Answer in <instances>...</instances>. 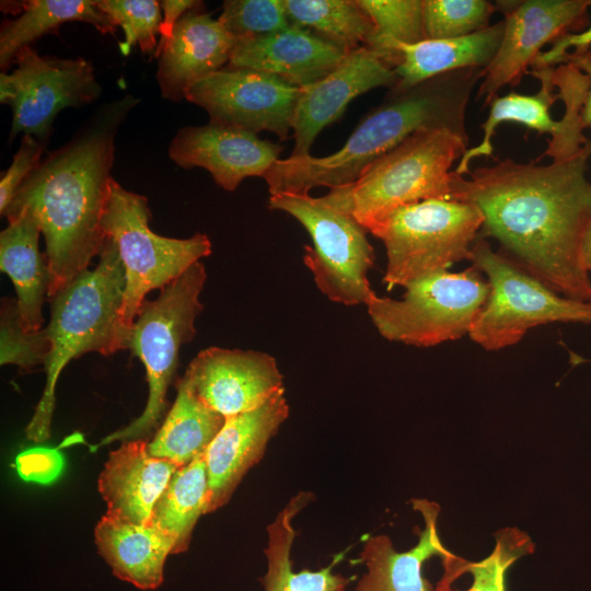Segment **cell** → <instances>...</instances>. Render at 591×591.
I'll list each match as a JSON object with an SVG mask.
<instances>
[{
    "label": "cell",
    "mask_w": 591,
    "mask_h": 591,
    "mask_svg": "<svg viewBox=\"0 0 591 591\" xmlns=\"http://www.w3.org/2000/svg\"><path fill=\"white\" fill-rule=\"evenodd\" d=\"M184 376L196 396L225 418L253 410L285 389L276 359L257 350L204 349Z\"/></svg>",
    "instance_id": "cell-16"
},
{
    "label": "cell",
    "mask_w": 591,
    "mask_h": 591,
    "mask_svg": "<svg viewBox=\"0 0 591 591\" xmlns=\"http://www.w3.org/2000/svg\"><path fill=\"white\" fill-rule=\"evenodd\" d=\"M581 260L584 268L591 271V222L586 228L580 245Z\"/></svg>",
    "instance_id": "cell-42"
},
{
    "label": "cell",
    "mask_w": 591,
    "mask_h": 591,
    "mask_svg": "<svg viewBox=\"0 0 591 591\" xmlns=\"http://www.w3.org/2000/svg\"><path fill=\"white\" fill-rule=\"evenodd\" d=\"M51 345L47 327L36 332L24 329L16 298L5 297L0 308V363L13 364L30 372L45 364Z\"/></svg>",
    "instance_id": "cell-35"
},
{
    "label": "cell",
    "mask_w": 591,
    "mask_h": 591,
    "mask_svg": "<svg viewBox=\"0 0 591 591\" xmlns=\"http://www.w3.org/2000/svg\"><path fill=\"white\" fill-rule=\"evenodd\" d=\"M208 476L202 454L173 474L154 505L149 524L174 540V554L183 553L189 547L198 519L208 513Z\"/></svg>",
    "instance_id": "cell-30"
},
{
    "label": "cell",
    "mask_w": 591,
    "mask_h": 591,
    "mask_svg": "<svg viewBox=\"0 0 591 591\" xmlns=\"http://www.w3.org/2000/svg\"><path fill=\"white\" fill-rule=\"evenodd\" d=\"M425 528L418 534V543L406 552H397L386 535H375L366 541L361 559L368 572L355 591H433L421 573L422 565L432 556L441 558L452 553L442 544L438 533V503L426 499H413Z\"/></svg>",
    "instance_id": "cell-23"
},
{
    "label": "cell",
    "mask_w": 591,
    "mask_h": 591,
    "mask_svg": "<svg viewBox=\"0 0 591 591\" xmlns=\"http://www.w3.org/2000/svg\"><path fill=\"white\" fill-rule=\"evenodd\" d=\"M206 279L205 265L197 262L160 289L155 300L143 301L130 328L127 348L144 366L148 401L136 419L105 437L97 447L144 439L159 426L166 412V392L176 374L181 348L196 334L195 321L204 309L199 296Z\"/></svg>",
    "instance_id": "cell-6"
},
{
    "label": "cell",
    "mask_w": 591,
    "mask_h": 591,
    "mask_svg": "<svg viewBox=\"0 0 591 591\" xmlns=\"http://www.w3.org/2000/svg\"><path fill=\"white\" fill-rule=\"evenodd\" d=\"M11 73L0 74V102L12 108L10 139L32 135L48 142L59 112L96 101L102 88L84 58L42 56L22 48Z\"/></svg>",
    "instance_id": "cell-13"
},
{
    "label": "cell",
    "mask_w": 591,
    "mask_h": 591,
    "mask_svg": "<svg viewBox=\"0 0 591 591\" xmlns=\"http://www.w3.org/2000/svg\"><path fill=\"white\" fill-rule=\"evenodd\" d=\"M138 102L126 94L99 108L70 141L40 161L3 215L28 210L36 218L46 244L49 299L102 251L115 138Z\"/></svg>",
    "instance_id": "cell-2"
},
{
    "label": "cell",
    "mask_w": 591,
    "mask_h": 591,
    "mask_svg": "<svg viewBox=\"0 0 591 591\" xmlns=\"http://www.w3.org/2000/svg\"><path fill=\"white\" fill-rule=\"evenodd\" d=\"M99 554L113 573L141 590L163 582L164 564L174 554V540L155 526L134 524L105 513L94 529Z\"/></svg>",
    "instance_id": "cell-24"
},
{
    "label": "cell",
    "mask_w": 591,
    "mask_h": 591,
    "mask_svg": "<svg viewBox=\"0 0 591 591\" xmlns=\"http://www.w3.org/2000/svg\"><path fill=\"white\" fill-rule=\"evenodd\" d=\"M427 39L466 36L490 26L497 4L486 0H422Z\"/></svg>",
    "instance_id": "cell-34"
},
{
    "label": "cell",
    "mask_w": 591,
    "mask_h": 591,
    "mask_svg": "<svg viewBox=\"0 0 591 591\" xmlns=\"http://www.w3.org/2000/svg\"><path fill=\"white\" fill-rule=\"evenodd\" d=\"M472 266L486 277L489 293L468 337L488 351L518 344L525 334L551 323L591 324V302L566 298L529 274L485 239L471 251Z\"/></svg>",
    "instance_id": "cell-9"
},
{
    "label": "cell",
    "mask_w": 591,
    "mask_h": 591,
    "mask_svg": "<svg viewBox=\"0 0 591 591\" xmlns=\"http://www.w3.org/2000/svg\"><path fill=\"white\" fill-rule=\"evenodd\" d=\"M150 218L147 197L125 189L113 178L101 224L106 237L115 242L125 268L119 324L126 348L146 296L178 278L199 259L209 256L212 248L204 233L188 239L158 235L149 228Z\"/></svg>",
    "instance_id": "cell-8"
},
{
    "label": "cell",
    "mask_w": 591,
    "mask_h": 591,
    "mask_svg": "<svg viewBox=\"0 0 591 591\" xmlns=\"http://www.w3.org/2000/svg\"><path fill=\"white\" fill-rule=\"evenodd\" d=\"M484 217L472 202L427 199L401 207L369 232L386 250L383 282L391 290L470 260Z\"/></svg>",
    "instance_id": "cell-7"
},
{
    "label": "cell",
    "mask_w": 591,
    "mask_h": 591,
    "mask_svg": "<svg viewBox=\"0 0 591 591\" xmlns=\"http://www.w3.org/2000/svg\"><path fill=\"white\" fill-rule=\"evenodd\" d=\"M282 147L256 132L209 121L177 130L169 157L178 166L206 169L218 186L233 192L250 176L264 177Z\"/></svg>",
    "instance_id": "cell-18"
},
{
    "label": "cell",
    "mask_w": 591,
    "mask_h": 591,
    "mask_svg": "<svg viewBox=\"0 0 591 591\" xmlns=\"http://www.w3.org/2000/svg\"><path fill=\"white\" fill-rule=\"evenodd\" d=\"M497 2L505 28L499 48L485 69L477 99L485 105L506 85H518L542 48L583 22L590 0H524Z\"/></svg>",
    "instance_id": "cell-15"
},
{
    "label": "cell",
    "mask_w": 591,
    "mask_h": 591,
    "mask_svg": "<svg viewBox=\"0 0 591 591\" xmlns=\"http://www.w3.org/2000/svg\"><path fill=\"white\" fill-rule=\"evenodd\" d=\"M5 217L9 223L0 233V268L13 282L24 329L36 332L43 328L48 290L47 260L38 246L42 231L28 210Z\"/></svg>",
    "instance_id": "cell-25"
},
{
    "label": "cell",
    "mask_w": 591,
    "mask_h": 591,
    "mask_svg": "<svg viewBox=\"0 0 591 591\" xmlns=\"http://www.w3.org/2000/svg\"><path fill=\"white\" fill-rule=\"evenodd\" d=\"M503 20L487 28L455 38L425 39L397 47L401 61L394 90L410 89L443 73L466 68L486 69L502 39Z\"/></svg>",
    "instance_id": "cell-26"
},
{
    "label": "cell",
    "mask_w": 591,
    "mask_h": 591,
    "mask_svg": "<svg viewBox=\"0 0 591 591\" xmlns=\"http://www.w3.org/2000/svg\"><path fill=\"white\" fill-rule=\"evenodd\" d=\"M99 8L106 13L114 24L125 34L120 49L127 55L137 44L142 54H153L158 48L161 18L160 1L155 0H101Z\"/></svg>",
    "instance_id": "cell-36"
},
{
    "label": "cell",
    "mask_w": 591,
    "mask_h": 591,
    "mask_svg": "<svg viewBox=\"0 0 591 591\" xmlns=\"http://www.w3.org/2000/svg\"><path fill=\"white\" fill-rule=\"evenodd\" d=\"M301 88L278 77L224 67L196 82L185 100L202 107L210 121L286 140Z\"/></svg>",
    "instance_id": "cell-14"
},
{
    "label": "cell",
    "mask_w": 591,
    "mask_h": 591,
    "mask_svg": "<svg viewBox=\"0 0 591 591\" xmlns=\"http://www.w3.org/2000/svg\"><path fill=\"white\" fill-rule=\"evenodd\" d=\"M395 69L374 49L361 46L321 80L301 88L293 120L291 155H309L317 135L346 111L348 104L372 89L393 88Z\"/></svg>",
    "instance_id": "cell-17"
},
{
    "label": "cell",
    "mask_w": 591,
    "mask_h": 591,
    "mask_svg": "<svg viewBox=\"0 0 591 591\" xmlns=\"http://www.w3.org/2000/svg\"><path fill=\"white\" fill-rule=\"evenodd\" d=\"M570 63L581 70L589 80V90L582 108V123L584 128H591V50H573L565 54L559 65Z\"/></svg>",
    "instance_id": "cell-41"
},
{
    "label": "cell",
    "mask_w": 591,
    "mask_h": 591,
    "mask_svg": "<svg viewBox=\"0 0 591 591\" xmlns=\"http://www.w3.org/2000/svg\"><path fill=\"white\" fill-rule=\"evenodd\" d=\"M541 88L535 94L510 92L489 103V113L480 125V142L465 151L454 173L465 176L475 158L493 155V137L502 123H517L538 134H549L545 152L536 160L564 161L577 155L589 140L583 135L582 108L589 90L588 77L577 67L563 63L530 69Z\"/></svg>",
    "instance_id": "cell-12"
},
{
    "label": "cell",
    "mask_w": 591,
    "mask_h": 591,
    "mask_svg": "<svg viewBox=\"0 0 591 591\" xmlns=\"http://www.w3.org/2000/svg\"><path fill=\"white\" fill-rule=\"evenodd\" d=\"M373 22L367 47L380 53L395 69L401 61L397 47L426 38L422 0H357Z\"/></svg>",
    "instance_id": "cell-33"
},
{
    "label": "cell",
    "mask_w": 591,
    "mask_h": 591,
    "mask_svg": "<svg viewBox=\"0 0 591 591\" xmlns=\"http://www.w3.org/2000/svg\"><path fill=\"white\" fill-rule=\"evenodd\" d=\"M347 54L314 32L290 23L276 33L239 40L227 67L264 72L303 88L332 72Z\"/></svg>",
    "instance_id": "cell-21"
},
{
    "label": "cell",
    "mask_w": 591,
    "mask_h": 591,
    "mask_svg": "<svg viewBox=\"0 0 591 591\" xmlns=\"http://www.w3.org/2000/svg\"><path fill=\"white\" fill-rule=\"evenodd\" d=\"M591 46V24L582 32L578 33H567L559 38H557L551 46L549 49L542 51L531 68L549 66L556 67L559 63L560 58L570 51L573 50H586ZM530 68V69H531Z\"/></svg>",
    "instance_id": "cell-39"
},
{
    "label": "cell",
    "mask_w": 591,
    "mask_h": 591,
    "mask_svg": "<svg viewBox=\"0 0 591 591\" xmlns=\"http://www.w3.org/2000/svg\"><path fill=\"white\" fill-rule=\"evenodd\" d=\"M144 439L125 441L109 453L97 488L106 513L125 522L148 525L158 499L178 465L152 456Z\"/></svg>",
    "instance_id": "cell-22"
},
{
    "label": "cell",
    "mask_w": 591,
    "mask_h": 591,
    "mask_svg": "<svg viewBox=\"0 0 591 591\" xmlns=\"http://www.w3.org/2000/svg\"><path fill=\"white\" fill-rule=\"evenodd\" d=\"M163 20L159 30V44L153 57L159 58L169 44L177 21L188 11L204 8L202 1L196 0H162Z\"/></svg>",
    "instance_id": "cell-40"
},
{
    "label": "cell",
    "mask_w": 591,
    "mask_h": 591,
    "mask_svg": "<svg viewBox=\"0 0 591 591\" xmlns=\"http://www.w3.org/2000/svg\"><path fill=\"white\" fill-rule=\"evenodd\" d=\"M288 415L289 405L282 389L259 407L225 418L205 453L208 513L229 501L247 471L262 459L269 440Z\"/></svg>",
    "instance_id": "cell-19"
},
{
    "label": "cell",
    "mask_w": 591,
    "mask_h": 591,
    "mask_svg": "<svg viewBox=\"0 0 591 591\" xmlns=\"http://www.w3.org/2000/svg\"><path fill=\"white\" fill-rule=\"evenodd\" d=\"M484 72L483 68H466L410 89H391L335 153L277 160L263 177L269 195L309 194L320 186L333 189L349 185L373 162L421 129H449L468 138L466 108Z\"/></svg>",
    "instance_id": "cell-3"
},
{
    "label": "cell",
    "mask_w": 591,
    "mask_h": 591,
    "mask_svg": "<svg viewBox=\"0 0 591 591\" xmlns=\"http://www.w3.org/2000/svg\"><path fill=\"white\" fill-rule=\"evenodd\" d=\"M312 499L311 493L300 491L268 525L267 572L262 579L265 591H345L349 583L347 578L333 573L337 559L317 571L292 569L290 553L296 536L292 521Z\"/></svg>",
    "instance_id": "cell-29"
},
{
    "label": "cell",
    "mask_w": 591,
    "mask_h": 591,
    "mask_svg": "<svg viewBox=\"0 0 591 591\" xmlns=\"http://www.w3.org/2000/svg\"><path fill=\"white\" fill-rule=\"evenodd\" d=\"M236 38L201 9L186 12L158 58L157 81L163 99L185 100L187 91L208 74L228 66Z\"/></svg>",
    "instance_id": "cell-20"
},
{
    "label": "cell",
    "mask_w": 591,
    "mask_h": 591,
    "mask_svg": "<svg viewBox=\"0 0 591 591\" xmlns=\"http://www.w3.org/2000/svg\"><path fill=\"white\" fill-rule=\"evenodd\" d=\"M176 389V398L148 443V452L181 467L206 453L225 417L204 404L184 375L177 381Z\"/></svg>",
    "instance_id": "cell-28"
},
{
    "label": "cell",
    "mask_w": 591,
    "mask_h": 591,
    "mask_svg": "<svg viewBox=\"0 0 591 591\" xmlns=\"http://www.w3.org/2000/svg\"><path fill=\"white\" fill-rule=\"evenodd\" d=\"M590 157L591 139L573 158L546 165L506 159L470 171L467 178L454 173L452 194L477 206L482 231L499 242L500 253L557 293L582 302H591L580 253L591 222Z\"/></svg>",
    "instance_id": "cell-1"
},
{
    "label": "cell",
    "mask_w": 591,
    "mask_h": 591,
    "mask_svg": "<svg viewBox=\"0 0 591 591\" xmlns=\"http://www.w3.org/2000/svg\"><path fill=\"white\" fill-rule=\"evenodd\" d=\"M268 208L290 215L310 234L303 262L328 300L367 305L375 294L368 280L375 256L368 230L350 212L326 196L310 194L270 195Z\"/></svg>",
    "instance_id": "cell-10"
},
{
    "label": "cell",
    "mask_w": 591,
    "mask_h": 591,
    "mask_svg": "<svg viewBox=\"0 0 591 591\" xmlns=\"http://www.w3.org/2000/svg\"><path fill=\"white\" fill-rule=\"evenodd\" d=\"M1 10L19 14L0 26V68L4 72L18 53L39 37L57 33L67 22H85L101 34L115 35L112 19L91 0H27L1 2Z\"/></svg>",
    "instance_id": "cell-27"
},
{
    "label": "cell",
    "mask_w": 591,
    "mask_h": 591,
    "mask_svg": "<svg viewBox=\"0 0 591 591\" xmlns=\"http://www.w3.org/2000/svg\"><path fill=\"white\" fill-rule=\"evenodd\" d=\"M99 262L50 300L46 326L51 349L45 362L46 383L25 428L27 439L44 442L50 436L55 389L62 369L86 352L111 356L126 349L119 324L125 290V268L115 242L106 237Z\"/></svg>",
    "instance_id": "cell-4"
},
{
    "label": "cell",
    "mask_w": 591,
    "mask_h": 591,
    "mask_svg": "<svg viewBox=\"0 0 591 591\" xmlns=\"http://www.w3.org/2000/svg\"><path fill=\"white\" fill-rule=\"evenodd\" d=\"M46 146L47 142L32 135L22 136L21 144L0 181L1 216L4 215L18 188L40 163Z\"/></svg>",
    "instance_id": "cell-38"
},
{
    "label": "cell",
    "mask_w": 591,
    "mask_h": 591,
    "mask_svg": "<svg viewBox=\"0 0 591 591\" xmlns=\"http://www.w3.org/2000/svg\"><path fill=\"white\" fill-rule=\"evenodd\" d=\"M468 138L449 129H421L373 162L357 181L325 196L369 232L406 205L452 199L451 167L465 153Z\"/></svg>",
    "instance_id": "cell-5"
},
{
    "label": "cell",
    "mask_w": 591,
    "mask_h": 591,
    "mask_svg": "<svg viewBox=\"0 0 591 591\" xmlns=\"http://www.w3.org/2000/svg\"><path fill=\"white\" fill-rule=\"evenodd\" d=\"M289 22L350 53L366 46L374 26L357 0H283Z\"/></svg>",
    "instance_id": "cell-32"
},
{
    "label": "cell",
    "mask_w": 591,
    "mask_h": 591,
    "mask_svg": "<svg viewBox=\"0 0 591 591\" xmlns=\"http://www.w3.org/2000/svg\"><path fill=\"white\" fill-rule=\"evenodd\" d=\"M489 293L474 266L441 271L409 283L402 300L379 297L367 303L376 331L390 341L432 347L468 335Z\"/></svg>",
    "instance_id": "cell-11"
},
{
    "label": "cell",
    "mask_w": 591,
    "mask_h": 591,
    "mask_svg": "<svg viewBox=\"0 0 591 591\" xmlns=\"http://www.w3.org/2000/svg\"><path fill=\"white\" fill-rule=\"evenodd\" d=\"M495 547L479 561H468L453 553L442 559L443 576L436 591H506V575L521 557L534 552L532 538L518 528L495 533Z\"/></svg>",
    "instance_id": "cell-31"
},
{
    "label": "cell",
    "mask_w": 591,
    "mask_h": 591,
    "mask_svg": "<svg viewBox=\"0 0 591 591\" xmlns=\"http://www.w3.org/2000/svg\"><path fill=\"white\" fill-rule=\"evenodd\" d=\"M218 20L237 42L269 35L290 24L283 0H227Z\"/></svg>",
    "instance_id": "cell-37"
}]
</instances>
